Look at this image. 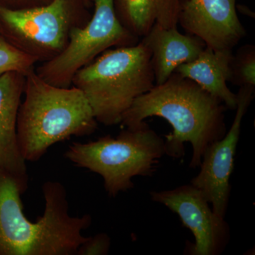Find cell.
I'll list each match as a JSON object with an SVG mask.
<instances>
[{"label":"cell","instance_id":"10","mask_svg":"<svg viewBox=\"0 0 255 255\" xmlns=\"http://www.w3.org/2000/svg\"><path fill=\"white\" fill-rule=\"evenodd\" d=\"M178 24L216 50H233L246 35L236 0H181Z\"/></svg>","mask_w":255,"mask_h":255},{"label":"cell","instance_id":"18","mask_svg":"<svg viewBox=\"0 0 255 255\" xmlns=\"http://www.w3.org/2000/svg\"><path fill=\"white\" fill-rule=\"evenodd\" d=\"M15 1L19 6L18 9H21L43 6L49 3L52 0H15Z\"/></svg>","mask_w":255,"mask_h":255},{"label":"cell","instance_id":"11","mask_svg":"<svg viewBox=\"0 0 255 255\" xmlns=\"http://www.w3.org/2000/svg\"><path fill=\"white\" fill-rule=\"evenodd\" d=\"M25 75L18 72L0 75V171L11 174L28 186L26 162L20 152L16 136Z\"/></svg>","mask_w":255,"mask_h":255},{"label":"cell","instance_id":"9","mask_svg":"<svg viewBox=\"0 0 255 255\" xmlns=\"http://www.w3.org/2000/svg\"><path fill=\"white\" fill-rule=\"evenodd\" d=\"M151 199L177 214L183 226L190 230L195 243L187 248L188 255H218L230 241V227L224 218L215 214L200 190L192 184L171 190L150 193Z\"/></svg>","mask_w":255,"mask_h":255},{"label":"cell","instance_id":"15","mask_svg":"<svg viewBox=\"0 0 255 255\" xmlns=\"http://www.w3.org/2000/svg\"><path fill=\"white\" fill-rule=\"evenodd\" d=\"M37 60L9 43L0 33V75L9 72L26 75L35 69Z\"/></svg>","mask_w":255,"mask_h":255},{"label":"cell","instance_id":"8","mask_svg":"<svg viewBox=\"0 0 255 255\" xmlns=\"http://www.w3.org/2000/svg\"><path fill=\"white\" fill-rule=\"evenodd\" d=\"M254 94L255 86H241L237 94L236 117L229 131L207 147L199 166L200 172L191 181V184L200 190L212 205L215 214L224 219L229 204L230 179L234 169L242 121L254 98Z\"/></svg>","mask_w":255,"mask_h":255},{"label":"cell","instance_id":"12","mask_svg":"<svg viewBox=\"0 0 255 255\" xmlns=\"http://www.w3.org/2000/svg\"><path fill=\"white\" fill-rule=\"evenodd\" d=\"M141 41L151 53L155 85H161L181 65L193 61L205 48L201 38L183 34L177 28H165L155 23Z\"/></svg>","mask_w":255,"mask_h":255},{"label":"cell","instance_id":"2","mask_svg":"<svg viewBox=\"0 0 255 255\" xmlns=\"http://www.w3.org/2000/svg\"><path fill=\"white\" fill-rule=\"evenodd\" d=\"M16 178L0 171V255H75L91 226L89 214L72 216L65 186L48 181L42 187L43 216L36 222L23 213L21 195L27 190Z\"/></svg>","mask_w":255,"mask_h":255},{"label":"cell","instance_id":"14","mask_svg":"<svg viewBox=\"0 0 255 255\" xmlns=\"http://www.w3.org/2000/svg\"><path fill=\"white\" fill-rule=\"evenodd\" d=\"M181 0H114L122 24L137 38L145 36L155 23L177 28Z\"/></svg>","mask_w":255,"mask_h":255},{"label":"cell","instance_id":"16","mask_svg":"<svg viewBox=\"0 0 255 255\" xmlns=\"http://www.w3.org/2000/svg\"><path fill=\"white\" fill-rule=\"evenodd\" d=\"M229 81L235 85L255 86V48L248 45L240 48L233 55Z\"/></svg>","mask_w":255,"mask_h":255},{"label":"cell","instance_id":"3","mask_svg":"<svg viewBox=\"0 0 255 255\" xmlns=\"http://www.w3.org/2000/svg\"><path fill=\"white\" fill-rule=\"evenodd\" d=\"M24 101L18 110L16 136L26 162H37L57 142L93 133L97 122L83 92L50 85L35 69L25 75Z\"/></svg>","mask_w":255,"mask_h":255},{"label":"cell","instance_id":"17","mask_svg":"<svg viewBox=\"0 0 255 255\" xmlns=\"http://www.w3.org/2000/svg\"><path fill=\"white\" fill-rule=\"evenodd\" d=\"M111 248V238L106 233H99L87 237L79 246L76 255H108Z\"/></svg>","mask_w":255,"mask_h":255},{"label":"cell","instance_id":"1","mask_svg":"<svg viewBox=\"0 0 255 255\" xmlns=\"http://www.w3.org/2000/svg\"><path fill=\"white\" fill-rule=\"evenodd\" d=\"M226 106L196 82L174 73L167 81L155 85L137 97L124 114L121 124L137 128L149 117L165 119L173 131L164 135L165 155L182 158L185 142L192 145L191 168H198L203 155L212 142L226 133Z\"/></svg>","mask_w":255,"mask_h":255},{"label":"cell","instance_id":"19","mask_svg":"<svg viewBox=\"0 0 255 255\" xmlns=\"http://www.w3.org/2000/svg\"><path fill=\"white\" fill-rule=\"evenodd\" d=\"M236 9L239 10L242 14L247 15V16H251V17H255V14L251 11L248 6L244 5H236Z\"/></svg>","mask_w":255,"mask_h":255},{"label":"cell","instance_id":"20","mask_svg":"<svg viewBox=\"0 0 255 255\" xmlns=\"http://www.w3.org/2000/svg\"><path fill=\"white\" fill-rule=\"evenodd\" d=\"M84 1H85V2H86V1H87V0H84Z\"/></svg>","mask_w":255,"mask_h":255},{"label":"cell","instance_id":"6","mask_svg":"<svg viewBox=\"0 0 255 255\" xmlns=\"http://www.w3.org/2000/svg\"><path fill=\"white\" fill-rule=\"evenodd\" d=\"M73 0H52L47 4L13 9L0 6V33L37 62L61 53L72 29L89 21Z\"/></svg>","mask_w":255,"mask_h":255},{"label":"cell","instance_id":"5","mask_svg":"<svg viewBox=\"0 0 255 255\" xmlns=\"http://www.w3.org/2000/svg\"><path fill=\"white\" fill-rule=\"evenodd\" d=\"M164 155V139L145 123L137 128H127L116 137L73 142L64 156L76 167L100 174L108 195L116 197L133 188L134 177L155 173Z\"/></svg>","mask_w":255,"mask_h":255},{"label":"cell","instance_id":"7","mask_svg":"<svg viewBox=\"0 0 255 255\" xmlns=\"http://www.w3.org/2000/svg\"><path fill=\"white\" fill-rule=\"evenodd\" d=\"M94 2L93 16L84 26L72 29L63 51L35 70L50 85L72 86L75 73L111 47L134 46L140 41L119 19L114 0H94Z\"/></svg>","mask_w":255,"mask_h":255},{"label":"cell","instance_id":"4","mask_svg":"<svg viewBox=\"0 0 255 255\" xmlns=\"http://www.w3.org/2000/svg\"><path fill=\"white\" fill-rule=\"evenodd\" d=\"M72 85L83 92L98 123L121 124L134 101L155 85L150 50L141 41L106 50L75 73Z\"/></svg>","mask_w":255,"mask_h":255},{"label":"cell","instance_id":"13","mask_svg":"<svg viewBox=\"0 0 255 255\" xmlns=\"http://www.w3.org/2000/svg\"><path fill=\"white\" fill-rule=\"evenodd\" d=\"M233 50H216L206 46L193 61L182 64L174 73L196 82L231 110L237 107V94L228 87L231 75Z\"/></svg>","mask_w":255,"mask_h":255}]
</instances>
